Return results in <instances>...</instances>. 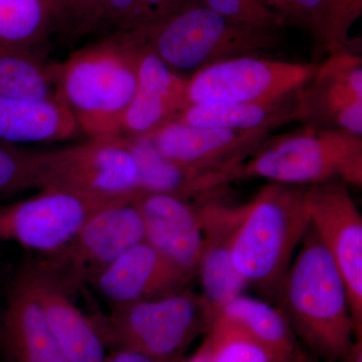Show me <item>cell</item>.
I'll list each match as a JSON object with an SVG mask.
<instances>
[{"label": "cell", "mask_w": 362, "mask_h": 362, "mask_svg": "<svg viewBox=\"0 0 362 362\" xmlns=\"http://www.w3.org/2000/svg\"><path fill=\"white\" fill-rule=\"evenodd\" d=\"M137 40L132 33L106 37L52 64L56 99L89 138L120 135L137 89Z\"/></svg>", "instance_id": "obj_1"}, {"label": "cell", "mask_w": 362, "mask_h": 362, "mask_svg": "<svg viewBox=\"0 0 362 362\" xmlns=\"http://www.w3.org/2000/svg\"><path fill=\"white\" fill-rule=\"evenodd\" d=\"M306 185L268 182L240 206L233 263L262 299L278 305L281 290L311 226Z\"/></svg>", "instance_id": "obj_2"}, {"label": "cell", "mask_w": 362, "mask_h": 362, "mask_svg": "<svg viewBox=\"0 0 362 362\" xmlns=\"http://www.w3.org/2000/svg\"><path fill=\"white\" fill-rule=\"evenodd\" d=\"M277 306L317 361H340L354 339L346 288L310 226L286 276Z\"/></svg>", "instance_id": "obj_3"}, {"label": "cell", "mask_w": 362, "mask_h": 362, "mask_svg": "<svg viewBox=\"0 0 362 362\" xmlns=\"http://www.w3.org/2000/svg\"><path fill=\"white\" fill-rule=\"evenodd\" d=\"M214 173L216 187L257 177L306 187L329 180L361 187L362 135L305 127L269 138L247 160Z\"/></svg>", "instance_id": "obj_4"}, {"label": "cell", "mask_w": 362, "mask_h": 362, "mask_svg": "<svg viewBox=\"0 0 362 362\" xmlns=\"http://www.w3.org/2000/svg\"><path fill=\"white\" fill-rule=\"evenodd\" d=\"M137 35L178 74H194L226 59L259 56L281 45L277 32L235 23L201 0H187L168 20Z\"/></svg>", "instance_id": "obj_5"}, {"label": "cell", "mask_w": 362, "mask_h": 362, "mask_svg": "<svg viewBox=\"0 0 362 362\" xmlns=\"http://www.w3.org/2000/svg\"><path fill=\"white\" fill-rule=\"evenodd\" d=\"M90 318L108 351L133 350L165 362H180L195 338L207 333L214 322L202 295L187 289Z\"/></svg>", "instance_id": "obj_6"}, {"label": "cell", "mask_w": 362, "mask_h": 362, "mask_svg": "<svg viewBox=\"0 0 362 362\" xmlns=\"http://www.w3.org/2000/svg\"><path fill=\"white\" fill-rule=\"evenodd\" d=\"M138 197L95 214L68 244L44 255L35 266L69 294L92 282L128 250L144 240Z\"/></svg>", "instance_id": "obj_7"}, {"label": "cell", "mask_w": 362, "mask_h": 362, "mask_svg": "<svg viewBox=\"0 0 362 362\" xmlns=\"http://www.w3.org/2000/svg\"><path fill=\"white\" fill-rule=\"evenodd\" d=\"M142 192L109 197L44 188L25 201L0 206V242L49 254L65 246L102 209L134 201Z\"/></svg>", "instance_id": "obj_8"}, {"label": "cell", "mask_w": 362, "mask_h": 362, "mask_svg": "<svg viewBox=\"0 0 362 362\" xmlns=\"http://www.w3.org/2000/svg\"><path fill=\"white\" fill-rule=\"evenodd\" d=\"M39 187L118 197L143 192L139 170L122 135L40 151Z\"/></svg>", "instance_id": "obj_9"}, {"label": "cell", "mask_w": 362, "mask_h": 362, "mask_svg": "<svg viewBox=\"0 0 362 362\" xmlns=\"http://www.w3.org/2000/svg\"><path fill=\"white\" fill-rule=\"evenodd\" d=\"M317 66L315 64L288 63L258 56L226 59L194 71L188 78L180 111L192 105L282 99L309 82Z\"/></svg>", "instance_id": "obj_10"}, {"label": "cell", "mask_w": 362, "mask_h": 362, "mask_svg": "<svg viewBox=\"0 0 362 362\" xmlns=\"http://www.w3.org/2000/svg\"><path fill=\"white\" fill-rule=\"evenodd\" d=\"M311 226L332 257L341 276L354 325V337H362V216L340 180L308 185Z\"/></svg>", "instance_id": "obj_11"}, {"label": "cell", "mask_w": 362, "mask_h": 362, "mask_svg": "<svg viewBox=\"0 0 362 362\" xmlns=\"http://www.w3.org/2000/svg\"><path fill=\"white\" fill-rule=\"evenodd\" d=\"M273 131L194 127L173 120L147 139L168 160L207 173L247 160Z\"/></svg>", "instance_id": "obj_12"}, {"label": "cell", "mask_w": 362, "mask_h": 362, "mask_svg": "<svg viewBox=\"0 0 362 362\" xmlns=\"http://www.w3.org/2000/svg\"><path fill=\"white\" fill-rule=\"evenodd\" d=\"M144 240L182 270L197 275L206 246L201 207L178 195L143 192L137 199Z\"/></svg>", "instance_id": "obj_13"}, {"label": "cell", "mask_w": 362, "mask_h": 362, "mask_svg": "<svg viewBox=\"0 0 362 362\" xmlns=\"http://www.w3.org/2000/svg\"><path fill=\"white\" fill-rule=\"evenodd\" d=\"M194 277L143 240L90 284L116 308L180 291Z\"/></svg>", "instance_id": "obj_14"}, {"label": "cell", "mask_w": 362, "mask_h": 362, "mask_svg": "<svg viewBox=\"0 0 362 362\" xmlns=\"http://www.w3.org/2000/svg\"><path fill=\"white\" fill-rule=\"evenodd\" d=\"M137 40V89L124 116L120 135L147 138L180 113L188 78L169 68L141 37Z\"/></svg>", "instance_id": "obj_15"}, {"label": "cell", "mask_w": 362, "mask_h": 362, "mask_svg": "<svg viewBox=\"0 0 362 362\" xmlns=\"http://www.w3.org/2000/svg\"><path fill=\"white\" fill-rule=\"evenodd\" d=\"M199 207L206 246L197 274L201 280L202 297L211 308L214 322L225 305L233 298L245 294L249 287L233 263L232 255V240L239 223L240 206L228 207L206 202Z\"/></svg>", "instance_id": "obj_16"}, {"label": "cell", "mask_w": 362, "mask_h": 362, "mask_svg": "<svg viewBox=\"0 0 362 362\" xmlns=\"http://www.w3.org/2000/svg\"><path fill=\"white\" fill-rule=\"evenodd\" d=\"M37 300L49 329L68 362H103L108 349L90 316L71 301L69 293L35 265L20 271Z\"/></svg>", "instance_id": "obj_17"}, {"label": "cell", "mask_w": 362, "mask_h": 362, "mask_svg": "<svg viewBox=\"0 0 362 362\" xmlns=\"http://www.w3.org/2000/svg\"><path fill=\"white\" fill-rule=\"evenodd\" d=\"M0 362H68L20 272L0 317Z\"/></svg>", "instance_id": "obj_18"}, {"label": "cell", "mask_w": 362, "mask_h": 362, "mask_svg": "<svg viewBox=\"0 0 362 362\" xmlns=\"http://www.w3.org/2000/svg\"><path fill=\"white\" fill-rule=\"evenodd\" d=\"M82 132L75 117L57 100L0 97V140L13 144L66 141Z\"/></svg>", "instance_id": "obj_19"}, {"label": "cell", "mask_w": 362, "mask_h": 362, "mask_svg": "<svg viewBox=\"0 0 362 362\" xmlns=\"http://www.w3.org/2000/svg\"><path fill=\"white\" fill-rule=\"evenodd\" d=\"M299 90L275 101L192 105L181 110L173 120L202 128L275 130L299 121Z\"/></svg>", "instance_id": "obj_20"}, {"label": "cell", "mask_w": 362, "mask_h": 362, "mask_svg": "<svg viewBox=\"0 0 362 362\" xmlns=\"http://www.w3.org/2000/svg\"><path fill=\"white\" fill-rule=\"evenodd\" d=\"M298 114L305 127L362 135V96L318 71L300 88Z\"/></svg>", "instance_id": "obj_21"}, {"label": "cell", "mask_w": 362, "mask_h": 362, "mask_svg": "<svg viewBox=\"0 0 362 362\" xmlns=\"http://www.w3.org/2000/svg\"><path fill=\"white\" fill-rule=\"evenodd\" d=\"M220 317L280 356H294L305 349L281 309L266 300L240 295L225 305Z\"/></svg>", "instance_id": "obj_22"}, {"label": "cell", "mask_w": 362, "mask_h": 362, "mask_svg": "<svg viewBox=\"0 0 362 362\" xmlns=\"http://www.w3.org/2000/svg\"><path fill=\"white\" fill-rule=\"evenodd\" d=\"M52 37V0H0V47L47 56Z\"/></svg>", "instance_id": "obj_23"}, {"label": "cell", "mask_w": 362, "mask_h": 362, "mask_svg": "<svg viewBox=\"0 0 362 362\" xmlns=\"http://www.w3.org/2000/svg\"><path fill=\"white\" fill-rule=\"evenodd\" d=\"M52 64L45 54L0 47V97L57 100Z\"/></svg>", "instance_id": "obj_24"}, {"label": "cell", "mask_w": 362, "mask_h": 362, "mask_svg": "<svg viewBox=\"0 0 362 362\" xmlns=\"http://www.w3.org/2000/svg\"><path fill=\"white\" fill-rule=\"evenodd\" d=\"M125 138L139 170L143 192L175 194L187 199L197 197L199 177L206 173L168 160L147 138Z\"/></svg>", "instance_id": "obj_25"}, {"label": "cell", "mask_w": 362, "mask_h": 362, "mask_svg": "<svg viewBox=\"0 0 362 362\" xmlns=\"http://www.w3.org/2000/svg\"><path fill=\"white\" fill-rule=\"evenodd\" d=\"M206 337L211 341L213 362H314L315 359L307 349L291 356L275 354L221 317L214 320Z\"/></svg>", "instance_id": "obj_26"}, {"label": "cell", "mask_w": 362, "mask_h": 362, "mask_svg": "<svg viewBox=\"0 0 362 362\" xmlns=\"http://www.w3.org/2000/svg\"><path fill=\"white\" fill-rule=\"evenodd\" d=\"M187 0H106L102 28L109 33H143L180 11Z\"/></svg>", "instance_id": "obj_27"}, {"label": "cell", "mask_w": 362, "mask_h": 362, "mask_svg": "<svg viewBox=\"0 0 362 362\" xmlns=\"http://www.w3.org/2000/svg\"><path fill=\"white\" fill-rule=\"evenodd\" d=\"M54 37L64 45L102 28L106 0H52Z\"/></svg>", "instance_id": "obj_28"}, {"label": "cell", "mask_w": 362, "mask_h": 362, "mask_svg": "<svg viewBox=\"0 0 362 362\" xmlns=\"http://www.w3.org/2000/svg\"><path fill=\"white\" fill-rule=\"evenodd\" d=\"M40 151L0 140V199L39 187Z\"/></svg>", "instance_id": "obj_29"}, {"label": "cell", "mask_w": 362, "mask_h": 362, "mask_svg": "<svg viewBox=\"0 0 362 362\" xmlns=\"http://www.w3.org/2000/svg\"><path fill=\"white\" fill-rule=\"evenodd\" d=\"M362 13V0H323L318 42L335 52L350 44L349 35Z\"/></svg>", "instance_id": "obj_30"}, {"label": "cell", "mask_w": 362, "mask_h": 362, "mask_svg": "<svg viewBox=\"0 0 362 362\" xmlns=\"http://www.w3.org/2000/svg\"><path fill=\"white\" fill-rule=\"evenodd\" d=\"M202 4L226 18L259 30L278 32L284 23L262 0H201Z\"/></svg>", "instance_id": "obj_31"}, {"label": "cell", "mask_w": 362, "mask_h": 362, "mask_svg": "<svg viewBox=\"0 0 362 362\" xmlns=\"http://www.w3.org/2000/svg\"><path fill=\"white\" fill-rule=\"evenodd\" d=\"M262 2L277 14L284 25L290 23L310 30L318 40L323 0H262Z\"/></svg>", "instance_id": "obj_32"}, {"label": "cell", "mask_w": 362, "mask_h": 362, "mask_svg": "<svg viewBox=\"0 0 362 362\" xmlns=\"http://www.w3.org/2000/svg\"><path fill=\"white\" fill-rule=\"evenodd\" d=\"M103 362H165L133 350H110Z\"/></svg>", "instance_id": "obj_33"}, {"label": "cell", "mask_w": 362, "mask_h": 362, "mask_svg": "<svg viewBox=\"0 0 362 362\" xmlns=\"http://www.w3.org/2000/svg\"><path fill=\"white\" fill-rule=\"evenodd\" d=\"M180 362H213L211 359V345L209 337H206L199 349L189 357H183Z\"/></svg>", "instance_id": "obj_34"}, {"label": "cell", "mask_w": 362, "mask_h": 362, "mask_svg": "<svg viewBox=\"0 0 362 362\" xmlns=\"http://www.w3.org/2000/svg\"><path fill=\"white\" fill-rule=\"evenodd\" d=\"M340 362H362V337H354V341L345 351Z\"/></svg>", "instance_id": "obj_35"}, {"label": "cell", "mask_w": 362, "mask_h": 362, "mask_svg": "<svg viewBox=\"0 0 362 362\" xmlns=\"http://www.w3.org/2000/svg\"><path fill=\"white\" fill-rule=\"evenodd\" d=\"M314 362H319L317 359H314Z\"/></svg>", "instance_id": "obj_36"}]
</instances>
